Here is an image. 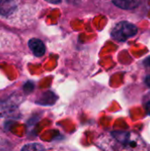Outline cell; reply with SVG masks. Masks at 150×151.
I'll use <instances>...</instances> for the list:
<instances>
[{"instance_id": "1", "label": "cell", "mask_w": 150, "mask_h": 151, "mask_svg": "<svg viewBox=\"0 0 150 151\" xmlns=\"http://www.w3.org/2000/svg\"><path fill=\"white\" fill-rule=\"evenodd\" d=\"M111 151H147V147L140 136L127 131H113L110 134Z\"/></svg>"}, {"instance_id": "2", "label": "cell", "mask_w": 150, "mask_h": 151, "mask_svg": "<svg viewBox=\"0 0 150 151\" xmlns=\"http://www.w3.org/2000/svg\"><path fill=\"white\" fill-rule=\"evenodd\" d=\"M137 32L138 28L135 25L127 21H121L114 27L111 35L113 39L118 42H125L127 39L134 36Z\"/></svg>"}, {"instance_id": "3", "label": "cell", "mask_w": 150, "mask_h": 151, "mask_svg": "<svg viewBox=\"0 0 150 151\" xmlns=\"http://www.w3.org/2000/svg\"><path fill=\"white\" fill-rule=\"evenodd\" d=\"M17 8L16 0H0V15L8 16Z\"/></svg>"}, {"instance_id": "4", "label": "cell", "mask_w": 150, "mask_h": 151, "mask_svg": "<svg viewBox=\"0 0 150 151\" xmlns=\"http://www.w3.org/2000/svg\"><path fill=\"white\" fill-rule=\"evenodd\" d=\"M28 46H29L30 50H32V52L34 53V55L36 57H42L45 53V45L39 39L33 38V39L29 40Z\"/></svg>"}, {"instance_id": "5", "label": "cell", "mask_w": 150, "mask_h": 151, "mask_svg": "<svg viewBox=\"0 0 150 151\" xmlns=\"http://www.w3.org/2000/svg\"><path fill=\"white\" fill-rule=\"evenodd\" d=\"M0 151H16V145L11 138L0 129Z\"/></svg>"}, {"instance_id": "6", "label": "cell", "mask_w": 150, "mask_h": 151, "mask_svg": "<svg viewBox=\"0 0 150 151\" xmlns=\"http://www.w3.org/2000/svg\"><path fill=\"white\" fill-rule=\"evenodd\" d=\"M114 4L125 10H132L138 6L140 0H112Z\"/></svg>"}, {"instance_id": "7", "label": "cell", "mask_w": 150, "mask_h": 151, "mask_svg": "<svg viewBox=\"0 0 150 151\" xmlns=\"http://www.w3.org/2000/svg\"><path fill=\"white\" fill-rule=\"evenodd\" d=\"M15 106L7 102H0V117H8L15 112Z\"/></svg>"}, {"instance_id": "8", "label": "cell", "mask_w": 150, "mask_h": 151, "mask_svg": "<svg viewBox=\"0 0 150 151\" xmlns=\"http://www.w3.org/2000/svg\"><path fill=\"white\" fill-rule=\"evenodd\" d=\"M44 147L40 143H30L26 144L22 147L21 151H43Z\"/></svg>"}, {"instance_id": "9", "label": "cell", "mask_w": 150, "mask_h": 151, "mask_svg": "<svg viewBox=\"0 0 150 151\" xmlns=\"http://www.w3.org/2000/svg\"><path fill=\"white\" fill-rule=\"evenodd\" d=\"M145 108L147 111V113L150 115V100H149L146 104H145Z\"/></svg>"}, {"instance_id": "10", "label": "cell", "mask_w": 150, "mask_h": 151, "mask_svg": "<svg viewBox=\"0 0 150 151\" xmlns=\"http://www.w3.org/2000/svg\"><path fill=\"white\" fill-rule=\"evenodd\" d=\"M144 65H145L147 67H150V57L147 58L144 60Z\"/></svg>"}, {"instance_id": "11", "label": "cell", "mask_w": 150, "mask_h": 151, "mask_svg": "<svg viewBox=\"0 0 150 151\" xmlns=\"http://www.w3.org/2000/svg\"><path fill=\"white\" fill-rule=\"evenodd\" d=\"M145 83H146L149 87H150V75L146 77V79H145Z\"/></svg>"}, {"instance_id": "12", "label": "cell", "mask_w": 150, "mask_h": 151, "mask_svg": "<svg viewBox=\"0 0 150 151\" xmlns=\"http://www.w3.org/2000/svg\"><path fill=\"white\" fill-rule=\"evenodd\" d=\"M46 1L49 3H51V4H58L61 2V0H46Z\"/></svg>"}]
</instances>
